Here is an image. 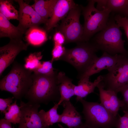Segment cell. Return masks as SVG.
I'll use <instances>...</instances> for the list:
<instances>
[{"label":"cell","mask_w":128,"mask_h":128,"mask_svg":"<svg viewBox=\"0 0 128 128\" xmlns=\"http://www.w3.org/2000/svg\"><path fill=\"white\" fill-rule=\"evenodd\" d=\"M56 71L52 74L33 73L32 84L24 98L28 101L39 104L59 101L60 94Z\"/></svg>","instance_id":"6da1fadb"},{"label":"cell","mask_w":128,"mask_h":128,"mask_svg":"<svg viewBox=\"0 0 128 128\" xmlns=\"http://www.w3.org/2000/svg\"><path fill=\"white\" fill-rule=\"evenodd\" d=\"M114 14L110 17L105 27L96 34L90 41L98 50L112 55L121 54L128 56V51L125 48V42L122 38V33L116 23Z\"/></svg>","instance_id":"7a4b0ae2"},{"label":"cell","mask_w":128,"mask_h":128,"mask_svg":"<svg viewBox=\"0 0 128 128\" xmlns=\"http://www.w3.org/2000/svg\"><path fill=\"white\" fill-rule=\"evenodd\" d=\"M32 72L23 65L14 62L10 71L0 80V90L9 92L14 98L21 100L32 84Z\"/></svg>","instance_id":"3957f363"},{"label":"cell","mask_w":128,"mask_h":128,"mask_svg":"<svg viewBox=\"0 0 128 128\" xmlns=\"http://www.w3.org/2000/svg\"><path fill=\"white\" fill-rule=\"evenodd\" d=\"M98 50L90 41L77 43V46L66 48L65 53L60 60L65 61L74 66L78 72V76L84 72L98 58L96 53Z\"/></svg>","instance_id":"277c9868"},{"label":"cell","mask_w":128,"mask_h":128,"mask_svg":"<svg viewBox=\"0 0 128 128\" xmlns=\"http://www.w3.org/2000/svg\"><path fill=\"white\" fill-rule=\"evenodd\" d=\"M95 0L88 1L85 6L81 5L84 19L82 41H88L95 34L103 29L108 21L111 12L107 9L102 11L95 7Z\"/></svg>","instance_id":"5b68a950"},{"label":"cell","mask_w":128,"mask_h":128,"mask_svg":"<svg viewBox=\"0 0 128 128\" xmlns=\"http://www.w3.org/2000/svg\"><path fill=\"white\" fill-rule=\"evenodd\" d=\"M79 101L82 105L84 123L87 126L91 128L115 127L117 117L114 116L101 103L88 102L83 99Z\"/></svg>","instance_id":"8992f818"},{"label":"cell","mask_w":128,"mask_h":128,"mask_svg":"<svg viewBox=\"0 0 128 128\" xmlns=\"http://www.w3.org/2000/svg\"><path fill=\"white\" fill-rule=\"evenodd\" d=\"M104 88L117 94L128 82V56L121 55L117 62L101 81Z\"/></svg>","instance_id":"52a82bcc"},{"label":"cell","mask_w":128,"mask_h":128,"mask_svg":"<svg viewBox=\"0 0 128 128\" xmlns=\"http://www.w3.org/2000/svg\"><path fill=\"white\" fill-rule=\"evenodd\" d=\"M82 9L81 5H77L71 9L57 27V31L64 35L65 44L82 41L83 26L80 22Z\"/></svg>","instance_id":"ba28073f"},{"label":"cell","mask_w":128,"mask_h":128,"mask_svg":"<svg viewBox=\"0 0 128 128\" xmlns=\"http://www.w3.org/2000/svg\"><path fill=\"white\" fill-rule=\"evenodd\" d=\"M21 115L18 128H46L38 111L40 104L28 101L25 103L20 100Z\"/></svg>","instance_id":"9c48e42d"},{"label":"cell","mask_w":128,"mask_h":128,"mask_svg":"<svg viewBox=\"0 0 128 128\" xmlns=\"http://www.w3.org/2000/svg\"><path fill=\"white\" fill-rule=\"evenodd\" d=\"M22 40H10L7 45L0 47V76L5 70L14 62L17 55L23 50H26L29 45Z\"/></svg>","instance_id":"30bf717a"},{"label":"cell","mask_w":128,"mask_h":128,"mask_svg":"<svg viewBox=\"0 0 128 128\" xmlns=\"http://www.w3.org/2000/svg\"><path fill=\"white\" fill-rule=\"evenodd\" d=\"M19 6V24L18 26L26 32L29 28L38 26L42 23L45 24L46 21L43 19L30 5L23 0H15Z\"/></svg>","instance_id":"8fae6325"},{"label":"cell","mask_w":128,"mask_h":128,"mask_svg":"<svg viewBox=\"0 0 128 128\" xmlns=\"http://www.w3.org/2000/svg\"><path fill=\"white\" fill-rule=\"evenodd\" d=\"M121 54L112 55L104 52L100 57H98L94 63L83 73L78 76L79 80L89 78L91 76L106 69L110 71L115 65Z\"/></svg>","instance_id":"7c38bea8"},{"label":"cell","mask_w":128,"mask_h":128,"mask_svg":"<svg viewBox=\"0 0 128 128\" xmlns=\"http://www.w3.org/2000/svg\"><path fill=\"white\" fill-rule=\"evenodd\" d=\"M97 87L99 91L101 104L114 116L117 117L120 109H122L124 106L123 100L119 99L117 94L114 91L105 89L101 82Z\"/></svg>","instance_id":"4fadbf2b"},{"label":"cell","mask_w":128,"mask_h":128,"mask_svg":"<svg viewBox=\"0 0 128 128\" xmlns=\"http://www.w3.org/2000/svg\"><path fill=\"white\" fill-rule=\"evenodd\" d=\"M77 5L72 0H57L51 16L45 24L46 31L49 32L56 27L59 21L65 18Z\"/></svg>","instance_id":"5bb4252c"},{"label":"cell","mask_w":128,"mask_h":128,"mask_svg":"<svg viewBox=\"0 0 128 128\" xmlns=\"http://www.w3.org/2000/svg\"><path fill=\"white\" fill-rule=\"evenodd\" d=\"M62 103L64 109L60 115L59 122L65 124L69 128H75L82 124L81 115L70 101Z\"/></svg>","instance_id":"9a60e30c"},{"label":"cell","mask_w":128,"mask_h":128,"mask_svg":"<svg viewBox=\"0 0 128 128\" xmlns=\"http://www.w3.org/2000/svg\"><path fill=\"white\" fill-rule=\"evenodd\" d=\"M96 8L102 11L107 9L111 13L128 18V0H95Z\"/></svg>","instance_id":"2e32d148"},{"label":"cell","mask_w":128,"mask_h":128,"mask_svg":"<svg viewBox=\"0 0 128 128\" xmlns=\"http://www.w3.org/2000/svg\"><path fill=\"white\" fill-rule=\"evenodd\" d=\"M57 76L60 94V100L57 103L59 105L64 101H70L71 98L75 95V85L72 83V80L67 76L63 72L58 73Z\"/></svg>","instance_id":"e0dca14e"},{"label":"cell","mask_w":128,"mask_h":128,"mask_svg":"<svg viewBox=\"0 0 128 128\" xmlns=\"http://www.w3.org/2000/svg\"><path fill=\"white\" fill-rule=\"evenodd\" d=\"M25 32L16 26L0 13V38L8 37L10 40H22Z\"/></svg>","instance_id":"ac0fdd59"},{"label":"cell","mask_w":128,"mask_h":128,"mask_svg":"<svg viewBox=\"0 0 128 128\" xmlns=\"http://www.w3.org/2000/svg\"><path fill=\"white\" fill-rule=\"evenodd\" d=\"M102 80V75L98 76L93 82L90 81L89 78L79 80L78 85L75 86L74 89L77 101H79L89 94L94 92L95 88Z\"/></svg>","instance_id":"d6986e66"},{"label":"cell","mask_w":128,"mask_h":128,"mask_svg":"<svg viewBox=\"0 0 128 128\" xmlns=\"http://www.w3.org/2000/svg\"><path fill=\"white\" fill-rule=\"evenodd\" d=\"M46 31L38 26H32L25 32V38L28 43L35 46L43 44L47 39Z\"/></svg>","instance_id":"ffe728a7"},{"label":"cell","mask_w":128,"mask_h":128,"mask_svg":"<svg viewBox=\"0 0 128 128\" xmlns=\"http://www.w3.org/2000/svg\"><path fill=\"white\" fill-rule=\"evenodd\" d=\"M57 1V0H35L34 3L31 6L46 22L52 15Z\"/></svg>","instance_id":"44dd1931"},{"label":"cell","mask_w":128,"mask_h":128,"mask_svg":"<svg viewBox=\"0 0 128 128\" xmlns=\"http://www.w3.org/2000/svg\"><path fill=\"white\" fill-rule=\"evenodd\" d=\"M59 105L57 103L49 110L45 111L43 110H40L39 113L41 119L46 128L53 124L59 122L60 115L57 113Z\"/></svg>","instance_id":"7402d4cb"},{"label":"cell","mask_w":128,"mask_h":128,"mask_svg":"<svg viewBox=\"0 0 128 128\" xmlns=\"http://www.w3.org/2000/svg\"><path fill=\"white\" fill-rule=\"evenodd\" d=\"M12 1L9 0H0V13L9 20H18L19 12L13 5Z\"/></svg>","instance_id":"603a6c76"},{"label":"cell","mask_w":128,"mask_h":128,"mask_svg":"<svg viewBox=\"0 0 128 128\" xmlns=\"http://www.w3.org/2000/svg\"><path fill=\"white\" fill-rule=\"evenodd\" d=\"M43 55L41 52L30 54L25 59L24 66L27 69L33 72L39 68L42 63L40 60Z\"/></svg>","instance_id":"cb8c5ba5"},{"label":"cell","mask_w":128,"mask_h":128,"mask_svg":"<svg viewBox=\"0 0 128 128\" xmlns=\"http://www.w3.org/2000/svg\"><path fill=\"white\" fill-rule=\"evenodd\" d=\"M4 119L14 124H19L20 120L21 111L20 107L17 104V100L11 104L7 112L4 114Z\"/></svg>","instance_id":"d4e9b609"},{"label":"cell","mask_w":128,"mask_h":128,"mask_svg":"<svg viewBox=\"0 0 128 128\" xmlns=\"http://www.w3.org/2000/svg\"><path fill=\"white\" fill-rule=\"evenodd\" d=\"M51 60L42 62L41 65L33 72V73L44 75H50L54 73L55 71Z\"/></svg>","instance_id":"484cf974"},{"label":"cell","mask_w":128,"mask_h":128,"mask_svg":"<svg viewBox=\"0 0 128 128\" xmlns=\"http://www.w3.org/2000/svg\"><path fill=\"white\" fill-rule=\"evenodd\" d=\"M66 48L63 45L58 44H54L53 48L52 51V58L51 61L60 60L64 54Z\"/></svg>","instance_id":"4316f807"},{"label":"cell","mask_w":128,"mask_h":128,"mask_svg":"<svg viewBox=\"0 0 128 128\" xmlns=\"http://www.w3.org/2000/svg\"><path fill=\"white\" fill-rule=\"evenodd\" d=\"M114 19L120 27L124 29L128 41V18L116 14L114 16Z\"/></svg>","instance_id":"83f0119b"},{"label":"cell","mask_w":128,"mask_h":128,"mask_svg":"<svg viewBox=\"0 0 128 128\" xmlns=\"http://www.w3.org/2000/svg\"><path fill=\"white\" fill-rule=\"evenodd\" d=\"M123 115L118 117L115 124V127L117 128H128V111H123Z\"/></svg>","instance_id":"f1b7e54d"},{"label":"cell","mask_w":128,"mask_h":128,"mask_svg":"<svg viewBox=\"0 0 128 128\" xmlns=\"http://www.w3.org/2000/svg\"><path fill=\"white\" fill-rule=\"evenodd\" d=\"M14 98L13 96L8 98H0V111L1 113L4 114L8 111L9 106L11 105Z\"/></svg>","instance_id":"f546056e"},{"label":"cell","mask_w":128,"mask_h":128,"mask_svg":"<svg viewBox=\"0 0 128 128\" xmlns=\"http://www.w3.org/2000/svg\"><path fill=\"white\" fill-rule=\"evenodd\" d=\"M123 99L124 106L122 109L123 111H128V82L120 90Z\"/></svg>","instance_id":"4dcf8cb0"},{"label":"cell","mask_w":128,"mask_h":128,"mask_svg":"<svg viewBox=\"0 0 128 128\" xmlns=\"http://www.w3.org/2000/svg\"><path fill=\"white\" fill-rule=\"evenodd\" d=\"M54 44L63 45L65 43V39L63 34L60 32L57 31L53 37Z\"/></svg>","instance_id":"1f68e13d"},{"label":"cell","mask_w":128,"mask_h":128,"mask_svg":"<svg viewBox=\"0 0 128 128\" xmlns=\"http://www.w3.org/2000/svg\"><path fill=\"white\" fill-rule=\"evenodd\" d=\"M0 128H13L11 123L4 119L0 120Z\"/></svg>","instance_id":"d6a6232c"},{"label":"cell","mask_w":128,"mask_h":128,"mask_svg":"<svg viewBox=\"0 0 128 128\" xmlns=\"http://www.w3.org/2000/svg\"><path fill=\"white\" fill-rule=\"evenodd\" d=\"M59 128H64L60 124L58 123ZM75 128H91L86 125L84 123H83L80 125Z\"/></svg>","instance_id":"836d02e7"}]
</instances>
